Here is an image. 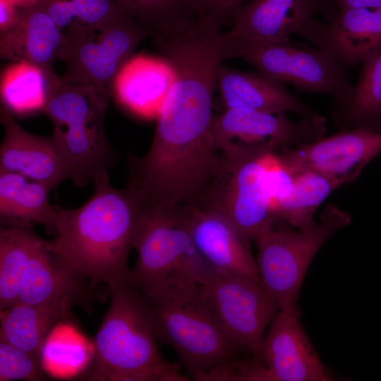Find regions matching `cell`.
Instances as JSON below:
<instances>
[{"instance_id": "cb8c5ba5", "label": "cell", "mask_w": 381, "mask_h": 381, "mask_svg": "<svg viewBox=\"0 0 381 381\" xmlns=\"http://www.w3.org/2000/svg\"><path fill=\"white\" fill-rule=\"evenodd\" d=\"M292 177L291 190L272 205V210L276 219L286 222L298 231L307 230L317 223L314 214L332 192L354 182L349 178L315 171H305Z\"/></svg>"}, {"instance_id": "7c38bea8", "label": "cell", "mask_w": 381, "mask_h": 381, "mask_svg": "<svg viewBox=\"0 0 381 381\" xmlns=\"http://www.w3.org/2000/svg\"><path fill=\"white\" fill-rule=\"evenodd\" d=\"M379 155L381 132L365 128L341 130L310 144L275 152L280 164L291 176L315 171L353 181Z\"/></svg>"}, {"instance_id": "f546056e", "label": "cell", "mask_w": 381, "mask_h": 381, "mask_svg": "<svg viewBox=\"0 0 381 381\" xmlns=\"http://www.w3.org/2000/svg\"><path fill=\"white\" fill-rule=\"evenodd\" d=\"M42 365L30 353L0 338V381L44 380Z\"/></svg>"}, {"instance_id": "e575fe53", "label": "cell", "mask_w": 381, "mask_h": 381, "mask_svg": "<svg viewBox=\"0 0 381 381\" xmlns=\"http://www.w3.org/2000/svg\"><path fill=\"white\" fill-rule=\"evenodd\" d=\"M20 8H26L37 5L41 0H13Z\"/></svg>"}, {"instance_id": "6da1fadb", "label": "cell", "mask_w": 381, "mask_h": 381, "mask_svg": "<svg viewBox=\"0 0 381 381\" xmlns=\"http://www.w3.org/2000/svg\"><path fill=\"white\" fill-rule=\"evenodd\" d=\"M94 192L75 209L58 207L56 234L51 246L72 269L95 286L131 277L128 256L145 204L129 184L113 187L107 171L93 179Z\"/></svg>"}, {"instance_id": "8fae6325", "label": "cell", "mask_w": 381, "mask_h": 381, "mask_svg": "<svg viewBox=\"0 0 381 381\" xmlns=\"http://www.w3.org/2000/svg\"><path fill=\"white\" fill-rule=\"evenodd\" d=\"M325 119L320 114L292 121L285 114L250 108L226 109L214 116L212 136L219 152L232 146L272 143L280 150L301 147L326 136Z\"/></svg>"}, {"instance_id": "4dcf8cb0", "label": "cell", "mask_w": 381, "mask_h": 381, "mask_svg": "<svg viewBox=\"0 0 381 381\" xmlns=\"http://www.w3.org/2000/svg\"><path fill=\"white\" fill-rule=\"evenodd\" d=\"M197 380H270V378L262 359L253 356L251 359L234 358L224 362L201 375Z\"/></svg>"}, {"instance_id": "83f0119b", "label": "cell", "mask_w": 381, "mask_h": 381, "mask_svg": "<svg viewBox=\"0 0 381 381\" xmlns=\"http://www.w3.org/2000/svg\"><path fill=\"white\" fill-rule=\"evenodd\" d=\"M126 14L150 33V38L189 28L198 18L183 0H117Z\"/></svg>"}, {"instance_id": "8992f818", "label": "cell", "mask_w": 381, "mask_h": 381, "mask_svg": "<svg viewBox=\"0 0 381 381\" xmlns=\"http://www.w3.org/2000/svg\"><path fill=\"white\" fill-rule=\"evenodd\" d=\"M145 296L157 341L174 349L193 380L236 358L241 349L221 327L201 296L199 286Z\"/></svg>"}, {"instance_id": "4316f807", "label": "cell", "mask_w": 381, "mask_h": 381, "mask_svg": "<svg viewBox=\"0 0 381 381\" xmlns=\"http://www.w3.org/2000/svg\"><path fill=\"white\" fill-rule=\"evenodd\" d=\"M47 83V78L41 68L27 62H16L1 74L3 106L18 114L43 111Z\"/></svg>"}, {"instance_id": "ba28073f", "label": "cell", "mask_w": 381, "mask_h": 381, "mask_svg": "<svg viewBox=\"0 0 381 381\" xmlns=\"http://www.w3.org/2000/svg\"><path fill=\"white\" fill-rule=\"evenodd\" d=\"M351 221L348 212L329 203L311 228L298 232L272 229L255 241L260 282L280 310L298 306L301 285L313 260L325 243Z\"/></svg>"}, {"instance_id": "d4e9b609", "label": "cell", "mask_w": 381, "mask_h": 381, "mask_svg": "<svg viewBox=\"0 0 381 381\" xmlns=\"http://www.w3.org/2000/svg\"><path fill=\"white\" fill-rule=\"evenodd\" d=\"M362 64L350 100L332 113L342 130L365 128L381 132V47Z\"/></svg>"}, {"instance_id": "1f68e13d", "label": "cell", "mask_w": 381, "mask_h": 381, "mask_svg": "<svg viewBox=\"0 0 381 381\" xmlns=\"http://www.w3.org/2000/svg\"><path fill=\"white\" fill-rule=\"evenodd\" d=\"M248 0H183L195 16L220 28L230 24L236 11Z\"/></svg>"}, {"instance_id": "603a6c76", "label": "cell", "mask_w": 381, "mask_h": 381, "mask_svg": "<svg viewBox=\"0 0 381 381\" xmlns=\"http://www.w3.org/2000/svg\"><path fill=\"white\" fill-rule=\"evenodd\" d=\"M75 306L71 300L37 304L18 302L1 310L0 338L41 361L45 341L54 327L65 321Z\"/></svg>"}, {"instance_id": "2e32d148", "label": "cell", "mask_w": 381, "mask_h": 381, "mask_svg": "<svg viewBox=\"0 0 381 381\" xmlns=\"http://www.w3.org/2000/svg\"><path fill=\"white\" fill-rule=\"evenodd\" d=\"M318 13L329 20L334 17L328 0H248L234 14L224 36L286 42L292 34L301 35Z\"/></svg>"}, {"instance_id": "4fadbf2b", "label": "cell", "mask_w": 381, "mask_h": 381, "mask_svg": "<svg viewBox=\"0 0 381 381\" xmlns=\"http://www.w3.org/2000/svg\"><path fill=\"white\" fill-rule=\"evenodd\" d=\"M298 306L280 310L265 334L261 358L270 380L332 381L300 320Z\"/></svg>"}, {"instance_id": "44dd1931", "label": "cell", "mask_w": 381, "mask_h": 381, "mask_svg": "<svg viewBox=\"0 0 381 381\" xmlns=\"http://www.w3.org/2000/svg\"><path fill=\"white\" fill-rule=\"evenodd\" d=\"M225 109L244 107L271 113H294L301 118L319 115L290 93L284 84L257 73L235 70L221 65L217 78Z\"/></svg>"}, {"instance_id": "d6986e66", "label": "cell", "mask_w": 381, "mask_h": 381, "mask_svg": "<svg viewBox=\"0 0 381 381\" xmlns=\"http://www.w3.org/2000/svg\"><path fill=\"white\" fill-rule=\"evenodd\" d=\"M176 78L164 57H130L116 74L112 95L122 107L145 119H157Z\"/></svg>"}, {"instance_id": "d6a6232c", "label": "cell", "mask_w": 381, "mask_h": 381, "mask_svg": "<svg viewBox=\"0 0 381 381\" xmlns=\"http://www.w3.org/2000/svg\"><path fill=\"white\" fill-rule=\"evenodd\" d=\"M20 8L13 0H0V32L10 28L17 21Z\"/></svg>"}, {"instance_id": "9a60e30c", "label": "cell", "mask_w": 381, "mask_h": 381, "mask_svg": "<svg viewBox=\"0 0 381 381\" xmlns=\"http://www.w3.org/2000/svg\"><path fill=\"white\" fill-rule=\"evenodd\" d=\"M301 35L343 67L357 65L381 47V6L339 9L327 23L314 19Z\"/></svg>"}, {"instance_id": "7a4b0ae2", "label": "cell", "mask_w": 381, "mask_h": 381, "mask_svg": "<svg viewBox=\"0 0 381 381\" xmlns=\"http://www.w3.org/2000/svg\"><path fill=\"white\" fill-rule=\"evenodd\" d=\"M110 303L97 332L90 380L187 381L161 355L152 313L131 277L107 285Z\"/></svg>"}, {"instance_id": "277c9868", "label": "cell", "mask_w": 381, "mask_h": 381, "mask_svg": "<svg viewBox=\"0 0 381 381\" xmlns=\"http://www.w3.org/2000/svg\"><path fill=\"white\" fill-rule=\"evenodd\" d=\"M131 279L144 295L202 285L214 274L198 252L180 208L145 204Z\"/></svg>"}, {"instance_id": "30bf717a", "label": "cell", "mask_w": 381, "mask_h": 381, "mask_svg": "<svg viewBox=\"0 0 381 381\" xmlns=\"http://www.w3.org/2000/svg\"><path fill=\"white\" fill-rule=\"evenodd\" d=\"M199 291L229 339L262 359L267 329L280 310L262 284L214 274L199 286Z\"/></svg>"}, {"instance_id": "836d02e7", "label": "cell", "mask_w": 381, "mask_h": 381, "mask_svg": "<svg viewBox=\"0 0 381 381\" xmlns=\"http://www.w3.org/2000/svg\"><path fill=\"white\" fill-rule=\"evenodd\" d=\"M339 9L377 8L381 6V0H334Z\"/></svg>"}, {"instance_id": "5bb4252c", "label": "cell", "mask_w": 381, "mask_h": 381, "mask_svg": "<svg viewBox=\"0 0 381 381\" xmlns=\"http://www.w3.org/2000/svg\"><path fill=\"white\" fill-rule=\"evenodd\" d=\"M180 209L198 252L214 274L244 277L262 284L249 240L212 210L196 205Z\"/></svg>"}, {"instance_id": "ac0fdd59", "label": "cell", "mask_w": 381, "mask_h": 381, "mask_svg": "<svg viewBox=\"0 0 381 381\" xmlns=\"http://www.w3.org/2000/svg\"><path fill=\"white\" fill-rule=\"evenodd\" d=\"M96 286L68 265L50 241L42 238L28 263L18 302L37 304L71 300L77 306H88L99 299L94 291Z\"/></svg>"}, {"instance_id": "f1b7e54d", "label": "cell", "mask_w": 381, "mask_h": 381, "mask_svg": "<svg viewBox=\"0 0 381 381\" xmlns=\"http://www.w3.org/2000/svg\"><path fill=\"white\" fill-rule=\"evenodd\" d=\"M39 4L63 31L73 25L101 27L128 17L117 0H41Z\"/></svg>"}, {"instance_id": "484cf974", "label": "cell", "mask_w": 381, "mask_h": 381, "mask_svg": "<svg viewBox=\"0 0 381 381\" xmlns=\"http://www.w3.org/2000/svg\"><path fill=\"white\" fill-rule=\"evenodd\" d=\"M41 240L32 229L1 226V310L18 302L28 263Z\"/></svg>"}, {"instance_id": "9c48e42d", "label": "cell", "mask_w": 381, "mask_h": 381, "mask_svg": "<svg viewBox=\"0 0 381 381\" xmlns=\"http://www.w3.org/2000/svg\"><path fill=\"white\" fill-rule=\"evenodd\" d=\"M150 33L131 18L101 27L73 25L64 30L61 77L68 83L94 86L110 98L116 74Z\"/></svg>"}, {"instance_id": "e0dca14e", "label": "cell", "mask_w": 381, "mask_h": 381, "mask_svg": "<svg viewBox=\"0 0 381 381\" xmlns=\"http://www.w3.org/2000/svg\"><path fill=\"white\" fill-rule=\"evenodd\" d=\"M5 135L0 147V170L22 175L51 189L69 179L66 164L52 136L32 134L22 128L11 112L0 109Z\"/></svg>"}, {"instance_id": "52a82bcc", "label": "cell", "mask_w": 381, "mask_h": 381, "mask_svg": "<svg viewBox=\"0 0 381 381\" xmlns=\"http://www.w3.org/2000/svg\"><path fill=\"white\" fill-rule=\"evenodd\" d=\"M224 57V60L241 59L260 73L300 91L329 95L334 100L333 109L344 107L353 93V86L344 67L318 47L311 48L291 40L225 38Z\"/></svg>"}, {"instance_id": "5b68a950", "label": "cell", "mask_w": 381, "mask_h": 381, "mask_svg": "<svg viewBox=\"0 0 381 381\" xmlns=\"http://www.w3.org/2000/svg\"><path fill=\"white\" fill-rule=\"evenodd\" d=\"M272 143L232 146L219 152L217 169L197 205L225 218L243 237L256 241L276 219L267 180Z\"/></svg>"}, {"instance_id": "3957f363", "label": "cell", "mask_w": 381, "mask_h": 381, "mask_svg": "<svg viewBox=\"0 0 381 381\" xmlns=\"http://www.w3.org/2000/svg\"><path fill=\"white\" fill-rule=\"evenodd\" d=\"M43 112L54 124L51 135L77 187L87 186L117 161L107 139L104 119L109 97L94 86L47 78Z\"/></svg>"}, {"instance_id": "ffe728a7", "label": "cell", "mask_w": 381, "mask_h": 381, "mask_svg": "<svg viewBox=\"0 0 381 381\" xmlns=\"http://www.w3.org/2000/svg\"><path fill=\"white\" fill-rule=\"evenodd\" d=\"M63 41L64 31L38 4L20 8L14 25L0 32V57L35 65L48 78L55 73L53 66L60 60Z\"/></svg>"}, {"instance_id": "7402d4cb", "label": "cell", "mask_w": 381, "mask_h": 381, "mask_svg": "<svg viewBox=\"0 0 381 381\" xmlns=\"http://www.w3.org/2000/svg\"><path fill=\"white\" fill-rule=\"evenodd\" d=\"M51 190L22 175L0 170L1 226L32 229L40 224L54 237L59 210L49 200Z\"/></svg>"}]
</instances>
